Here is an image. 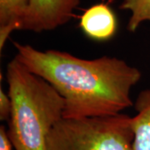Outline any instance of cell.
Listing matches in <instances>:
<instances>
[{
    "mask_svg": "<svg viewBox=\"0 0 150 150\" xmlns=\"http://www.w3.org/2000/svg\"><path fill=\"white\" fill-rule=\"evenodd\" d=\"M13 44L18 59L64 98V118L112 116L134 106L130 93L140 80L141 72L123 59L109 56L81 59L64 51Z\"/></svg>",
    "mask_w": 150,
    "mask_h": 150,
    "instance_id": "obj_1",
    "label": "cell"
},
{
    "mask_svg": "<svg viewBox=\"0 0 150 150\" xmlns=\"http://www.w3.org/2000/svg\"><path fill=\"white\" fill-rule=\"evenodd\" d=\"M7 81L12 101L7 133L13 149L47 150L48 134L64 118V98L17 57L8 64Z\"/></svg>",
    "mask_w": 150,
    "mask_h": 150,
    "instance_id": "obj_2",
    "label": "cell"
},
{
    "mask_svg": "<svg viewBox=\"0 0 150 150\" xmlns=\"http://www.w3.org/2000/svg\"><path fill=\"white\" fill-rule=\"evenodd\" d=\"M132 117L63 118L54 125L47 150H134Z\"/></svg>",
    "mask_w": 150,
    "mask_h": 150,
    "instance_id": "obj_3",
    "label": "cell"
},
{
    "mask_svg": "<svg viewBox=\"0 0 150 150\" xmlns=\"http://www.w3.org/2000/svg\"><path fill=\"white\" fill-rule=\"evenodd\" d=\"M79 3L80 0H29L19 30H54L69 21Z\"/></svg>",
    "mask_w": 150,
    "mask_h": 150,
    "instance_id": "obj_4",
    "label": "cell"
},
{
    "mask_svg": "<svg viewBox=\"0 0 150 150\" xmlns=\"http://www.w3.org/2000/svg\"><path fill=\"white\" fill-rule=\"evenodd\" d=\"M83 32L92 39L105 41L113 37L118 23L113 11L105 4H98L83 13L79 23Z\"/></svg>",
    "mask_w": 150,
    "mask_h": 150,
    "instance_id": "obj_5",
    "label": "cell"
},
{
    "mask_svg": "<svg viewBox=\"0 0 150 150\" xmlns=\"http://www.w3.org/2000/svg\"><path fill=\"white\" fill-rule=\"evenodd\" d=\"M134 105L136 115L132 117L134 150H150V88L138 95Z\"/></svg>",
    "mask_w": 150,
    "mask_h": 150,
    "instance_id": "obj_6",
    "label": "cell"
},
{
    "mask_svg": "<svg viewBox=\"0 0 150 150\" xmlns=\"http://www.w3.org/2000/svg\"><path fill=\"white\" fill-rule=\"evenodd\" d=\"M29 0H0V50L14 30H19Z\"/></svg>",
    "mask_w": 150,
    "mask_h": 150,
    "instance_id": "obj_7",
    "label": "cell"
},
{
    "mask_svg": "<svg viewBox=\"0 0 150 150\" xmlns=\"http://www.w3.org/2000/svg\"><path fill=\"white\" fill-rule=\"evenodd\" d=\"M120 8L131 13L127 25L129 32H135L144 22L150 23V0H123Z\"/></svg>",
    "mask_w": 150,
    "mask_h": 150,
    "instance_id": "obj_8",
    "label": "cell"
},
{
    "mask_svg": "<svg viewBox=\"0 0 150 150\" xmlns=\"http://www.w3.org/2000/svg\"><path fill=\"white\" fill-rule=\"evenodd\" d=\"M12 111V101L8 93L0 89V119L8 121Z\"/></svg>",
    "mask_w": 150,
    "mask_h": 150,
    "instance_id": "obj_9",
    "label": "cell"
},
{
    "mask_svg": "<svg viewBox=\"0 0 150 150\" xmlns=\"http://www.w3.org/2000/svg\"><path fill=\"white\" fill-rule=\"evenodd\" d=\"M13 147L8 139L6 128L2 125L0 127V150H12Z\"/></svg>",
    "mask_w": 150,
    "mask_h": 150,
    "instance_id": "obj_10",
    "label": "cell"
}]
</instances>
